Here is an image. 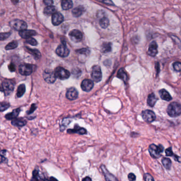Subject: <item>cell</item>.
<instances>
[{
    "label": "cell",
    "instance_id": "f546056e",
    "mask_svg": "<svg viewBox=\"0 0 181 181\" xmlns=\"http://www.w3.org/2000/svg\"><path fill=\"white\" fill-rule=\"evenodd\" d=\"M161 162H162V164L163 165L164 167L166 170H169L170 169L171 166H172V161L170 158L164 157L162 159Z\"/></svg>",
    "mask_w": 181,
    "mask_h": 181
},
{
    "label": "cell",
    "instance_id": "74e56055",
    "mask_svg": "<svg viewBox=\"0 0 181 181\" xmlns=\"http://www.w3.org/2000/svg\"><path fill=\"white\" fill-rule=\"evenodd\" d=\"M144 181H155L153 177L149 173H146L144 175Z\"/></svg>",
    "mask_w": 181,
    "mask_h": 181
},
{
    "label": "cell",
    "instance_id": "9a60e30c",
    "mask_svg": "<svg viewBox=\"0 0 181 181\" xmlns=\"http://www.w3.org/2000/svg\"><path fill=\"white\" fill-rule=\"evenodd\" d=\"M67 133L71 134V133H78L80 135H86L87 131L86 129L81 127L78 125H75V127L73 129H68L67 130Z\"/></svg>",
    "mask_w": 181,
    "mask_h": 181
},
{
    "label": "cell",
    "instance_id": "bcb514c9",
    "mask_svg": "<svg viewBox=\"0 0 181 181\" xmlns=\"http://www.w3.org/2000/svg\"><path fill=\"white\" fill-rule=\"evenodd\" d=\"M9 69L10 71L13 72L15 71V65L11 63L9 65Z\"/></svg>",
    "mask_w": 181,
    "mask_h": 181
},
{
    "label": "cell",
    "instance_id": "2e32d148",
    "mask_svg": "<svg viewBox=\"0 0 181 181\" xmlns=\"http://www.w3.org/2000/svg\"><path fill=\"white\" fill-rule=\"evenodd\" d=\"M148 53L152 57L155 56L158 53V45L155 41H153L150 44Z\"/></svg>",
    "mask_w": 181,
    "mask_h": 181
},
{
    "label": "cell",
    "instance_id": "9c48e42d",
    "mask_svg": "<svg viewBox=\"0 0 181 181\" xmlns=\"http://www.w3.org/2000/svg\"><path fill=\"white\" fill-rule=\"evenodd\" d=\"M142 117L144 121L148 123H151L155 121L156 118L155 114L151 110H145L142 112Z\"/></svg>",
    "mask_w": 181,
    "mask_h": 181
},
{
    "label": "cell",
    "instance_id": "30bf717a",
    "mask_svg": "<svg viewBox=\"0 0 181 181\" xmlns=\"http://www.w3.org/2000/svg\"><path fill=\"white\" fill-rule=\"evenodd\" d=\"M69 37L72 42L75 43H78L82 40L83 35L80 31L77 29H74L70 32Z\"/></svg>",
    "mask_w": 181,
    "mask_h": 181
},
{
    "label": "cell",
    "instance_id": "8fae6325",
    "mask_svg": "<svg viewBox=\"0 0 181 181\" xmlns=\"http://www.w3.org/2000/svg\"><path fill=\"white\" fill-rule=\"evenodd\" d=\"M56 53L60 57L65 58L69 55L70 51L64 44H61L56 49Z\"/></svg>",
    "mask_w": 181,
    "mask_h": 181
},
{
    "label": "cell",
    "instance_id": "7bdbcfd3",
    "mask_svg": "<svg viewBox=\"0 0 181 181\" xmlns=\"http://www.w3.org/2000/svg\"><path fill=\"white\" fill-rule=\"evenodd\" d=\"M128 179L130 181H135L136 180V176L133 173H130L128 175Z\"/></svg>",
    "mask_w": 181,
    "mask_h": 181
},
{
    "label": "cell",
    "instance_id": "5bb4252c",
    "mask_svg": "<svg viewBox=\"0 0 181 181\" xmlns=\"http://www.w3.org/2000/svg\"><path fill=\"white\" fill-rule=\"evenodd\" d=\"M64 20V17L63 15L61 13H55L52 15V23L54 26H58L60 25Z\"/></svg>",
    "mask_w": 181,
    "mask_h": 181
},
{
    "label": "cell",
    "instance_id": "7dc6e473",
    "mask_svg": "<svg viewBox=\"0 0 181 181\" xmlns=\"http://www.w3.org/2000/svg\"><path fill=\"white\" fill-rule=\"evenodd\" d=\"M82 181H92V180L89 176H87L86 177L83 178Z\"/></svg>",
    "mask_w": 181,
    "mask_h": 181
},
{
    "label": "cell",
    "instance_id": "52a82bcc",
    "mask_svg": "<svg viewBox=\"0 0 181 181\" xmlns=\"http://www.w3.org/2000/svg\"><path fill=\"white\" fill-rule=\"evenodd\" d=\"M92 78L93 80L96 82H99L101 80L102 73L101 71V67L99 65H95L92 67Z\"/></svg>",
    "mask_w": 181,
    "mask_h": 181
},
{
    "label": "cell",
    "instance_id": "603a6c76",
    "mask_svg": "<svg viewBox=\"0 0 181 181\" xmlns=\"http://www.w3.org/2000/svg\"><path fill=\"white\" fill-rule=\"evenodd\" d=\"M117 77L118 78L122 79L125 82H127V81L128 80V79H129L127 75L123 68H121L119 70V71H118Z\"/></svg>",
    "mask_w": 181,
    "mask_h": 181
},
{
    "label": "cell",
    "instance_id": "f1b7e54d",
    "mask_svg": "<svg viewBox=\"0 0 181 181\" xmlns=\"http://www.w3.org/2000/svg\"><path fill=\"white\" fill-rule=\"evenodd\" d=\"M25 92H26L25 85L24 84L20 85L18 87L17 91V96L18 98H20L23 96Z\"/></svg>",
    "mask_w": 181,
    "mask_h": 181
},
{
    "label": "cell",
    "instance_id": "ac0fdd59",
    "mask_svg": "<svg viewBox=\"0 0 181 181\" xmlns=\"http://www.w3.org/2000/svg\"><path fill=\"white\" fill-rule=\"evenodd\" d=\"M36 34V32L33 30H25L22 32H19V35L24 39H28L32 36Z\"/></svg>",
    "mask_w": 181,
    "mask_h": 181
},
{
    "label": "cell",
    "instance_id": "6da1fadb",
    "mask_svg": "<svg viewBox=\"0 0 181 181\" xmlns=\"http://www.w3.org/2000/svg\"><path fill=\"white\" fill-rule=\"evenodd\" d=\"M167 114L170 117L175 118L181 114V105L178 102H173L170 104L167 108Z\"/></svg>",
    "mask_w": 181,
    "mask_h": 181
},
{
    "label": "cell",
    "instance_id": "4316f807",
    "mask_svg": "<svg viewBox=\"0 0 181 181\" xmlns=\"http://www.w3.org/2000/svg\"><path fill=\"white\" fill-rule=\"evenodd\" d=\"M55 11H56V9L54 6H47L44 9V13L46 15H53L54 13H55Z\"/></svg>",
    "mask_w": 181,
    "mask_h": 181
},
{
    "label": "cell",
    "instance_id": "1f68e13d",
    "mask_svg": "<svg viewBox=\"0 0 181 181\" xmlns=\"http://www.w3.org/2000/svg\"><path fill=\"white\" fill-rule=\"evenodd\" d=\"M26 49H27V51H28L29 53L32 55L36 58L38 59V58H40L41 54H40V52H39V51H38L37 49H29L28 47H27Z\"/></svg>",
    "mask_w": 181,
    "mask_h": 181
},
{
    "label": "cell",
    "instance_id": "c3c4849f",
    "mask_svg": "<svg viewBox=\"0 0 181 181\" xmlns=\"http://www.w3.org/2000/svg\"><path fill=\"white\" fill-rule=\"evenodd\" d=\"M49 181H58L56 178H55L54 177H51L49 178Z\"/></svg>",
    "mask_w": 181,
    "mask_h": 181
},
{
    "label": "cell",
    "instance_id": "ffe728a7",
    "mask_svg": "<svg viewBox=\"0 0 181 181\" xmlns=\"http://www.w3.org/2000/svg\"><path fill=\"white\" fill-rule=\"evenodd\" d=\"M161 98L164 101H170L172 99V97L170 96L169 92L166 91L165 89H162L159 92Z\"/></svg>",
    "mask_w": 181,
    "mask_h": 181
},
{
    "label": "cell",
    "instance_id": "7402d4cb",
    "mask_svg": "<svg viewBox=\"0 0 181 181\" xmlns=\"http://www.w3.org/2000/svg\"><path fill=\"white\" fill-rule=\"evenodd\" d=\"M85 12V8L82 6H78V7L75 8L72 11V15L75 17H79L82 15Z\"/></svg>",
    "mask_w": 181,
    "mask_h": 181
},
{
    "label": "cell",
    "instance_id": "d590c367",
    "mask_svg": "<svg viewBox=\"0 0 181 181\" xmlns=\"http://www.w3.org/2000/svg\"><path fill=\"white\" fill-rule=\"evenodd\" d=\"M26 42L30 44L32 46H36L37 45V42L35 39L32 37L29 38L28 39H26Z\"/></svg>",
    "mask_w": 181,
    "mask_h": 181
},
{
    "label": "cell",
    "instance_id": "7c38bea8",
    "mask_svg": "<svg viewBox=\"0 0 181 181\" xmlns=\"http://www.w3.org/2000/svg\"><path fill=\"white\" fill-rule=\"evenodd\" d=\"M101 168L106 181H118V178L115 176L113 175L112 174H111L107 170L106 167L104 165H101Z\"/></svg>",
    "mask_w": 181,
    "mask_h": 181
},
{
    "label": "cell",
    "instance_id": "ee69618b",
    "mask_svg": "<svg viewBox=\"0 0 181 181\" xmlns=\"http://www.w3.org/2000/svg\"><path fill=\"white\" fill-rule=\"evenodd\" d=\"M43 2L46 4V6H52V4L53 3V1H50V0H45V1H44Z\"/></svg>",
    "mask_w": 181,
    "mask_h": 181
},
{
    "label": "cell",
    "instance_id": "8d00e7d4",
    "mask_svg": "<svg viewBox=\"0 0 181 181\" xmlns=\"http://www.w3.org/2000/svg\"><path fill=\"white\" fill-rule=\"evenodd\" d=\"M173 68L176 71H181V62H176L173 63Z\"/></svg>",
    "mask_w": 181,
    "mask_h": 181
},
{
    "label": "cell",
    "instance_id": "d6a6232c",
    "mask_svg": "<svg viewBox=\"0 0 181 181\" xmlns=\"http://www.w3.org/2000/svg\"><path fill=\"white\" fill-rule=\"evenodd\" d=\"M17 46V42L16 40H13L8 44L6 46V50H11V49H15Z\"/></svg>",
    "mask_w": 181,
    "mask_h": 181
},
{
    "label": "cell",
    "instance_id": "681fc988",
    "mask_svg": "<svg viewBox=\"0 0 181 181\" xmlns=\"http://www.w3.org/2000/svg\"><path fill=\"white\" fill-rule=\"evenodd\" d=\"M44 181H49V180H47V179H45Z\"/></svg>",
    "mask_w": 181,
    "mask_h": 181
},
{
    "label": "cell",
    "instance_id": "60d3db41",
    "mask_svg": "<svg viewBox=\"0 0 181 181\" xmlns=\"http://www.w3.org/2000/svg\"><path fill=\"white\" fill-rule=\"evenodd\" d=\"M76 52H78L80 54H83L88 55L89 53V51L87 49H79L76 51Z\"/></svg>",
    "mask_w": 181,
    "mask_h": 181
},
{
    "label": "cell",
    "instance_id": "5b68a950",
    "mask_svg": "<svg viewBox=\"0 0 181 181\" xmlns=\"http://www.w3.org/2000/svg\"><path fill=\"white\" fill-rule=\"evenodd\" d=\"M54 73L56 78L62 80H66L70 76V73L69 71L62 67H58L56 68Z\"/></svg>",
    "mask_w": 181,
    "mask_h": 181
},
{
    "label": "cell",
    "instance_id": "ba28073f",
    "mask_svg": "<svg viewBox=\"0 0 181 181\" xmlns=\"http://www.w3.org/2000/svg\"><path fill=\"white\" fill-rule=\"evenodd\" d=\"M44 79L49 83H53L56 80V76L54 72L49 69H46L43 74Z\"/></svg>",
    "mask_w": 181,
    "mask_h": 181
},
{
    "label": "cell",
    "instance_id": "f35d334b",
    "mask_svg": "<svg viewBox=\"0 0 181 181\" xmlns=\"http://www.w3.org/2000/svg\"><path fill=\"white\" fill-rule=\"evenodd\" d=\"M165 154L167 156H173L174 157L175 155L173 152L172 149V147H170L169 148H167L165 150Z\"/></svg>",
    "mask_w": 181,
    "mask_h": 181
},
{
    "label": "cell",
    "instance_id": "b9f144b4",
    "mask_svg": "<svg viewBox=\"0 0 181 181\" xmlns=\"http://www.w3.org/2000/svg\"><path fill=\"white\" fill-rule=\"evenodd\" d=\"M36 108H37L36 105L35 104H32L30 109L27 112V114H32V113L34 112L35 111V109H36Z\"/></svg>",
    "mask_w": 181,
    "mask_h": 181
},
{
    "label": "cell",
    "instance_id": "83f0119b",
    "mask_svg": "<svg viewBox=\"0 0 181 181\" xmlns=\"http://www.w3.org/2000/svg\"><path fill=\"white\" fill-rule=\"evenodd\" d=\"M112 50V44L111 43H104L101 47V51L106 53L111 52Z\"/></svg>",
    "mask_w": 181,
    "mask_h": 181
},
{
    "label": "cell",
    "instance_id": "3957f363",
    "mask_svg": "<svg viewBox=\"0 0 181 181\" xmlns=\"http://www.w3.org/2000/svg\"><path fill=\"white\" fill-rule=\"evenodd\" d=\"M36 68V66L29 64H23L19 66V72L20 74L23 75H29L34 72Z\"/></svg>",
    "mask_w": 181,
    "mask_h": 181
},
{
    "label": "cell",
    "instance_id": "e575fe53",
    "mask_svg": "<svg viewBox=\"0 0 181 181\" xmlns=\"http://www.w3.org/2000/svg\"><path fill=\"white\" fill-rule=\"evenodd\" d=\"M10 104L8 103H6V102H1V111L3 112L4 111H5L6 109H8L10 107Z\"/></svg>",
    "mask_w": 181,
    "mask_h": 181
},
{
    "label": "cell",
    "instance_id": "7a4b0ae2",
    "mask_svg": "<svg viewBox=\"0 0 181 181\" xmlns=\"http://www.w3.org/2000/svg\"><path fill=\"white\" fill-rule=\"evenodd\" d=\"M148 150L152 158L157 159L160 157L161 152H163L164 147L161 144L157 146L155 144H151L150 145Z\"/></svg>",
    "mask_w": 181,
    "mask_h": 181
},
{
    "label": "cell",
    "instance_id": "8992f818",
    "mask_svg": "<svg viewBox=\"0 0 181 181\" xmlns=\"http://www.w3.org/2000/svg\"><path fill=\"white\" fill-rule=\"evenodd\" d=\"M15 88V83L10 80H4L2 83V90L6 96L11 94Z\"/></svg>",
    "mask_w": 181,
    "mask_h": 181
},
{
    "label": "cell",
    "instance_id": "d4e9b609",
    "mask_svg": "<svg viewBox=\"0 0 181 181\" xmlns=\"http://www.w3.org/2000/svg\"><path fill=\"white\" fill-rule=\"evenodd\" d=\"M157 101V98L156 97L154 93H151L148 96V97L147 99V103L149 106L152 107L155 105Z\"/></svg>",
    "mask_w": 181,
    "mask_h": 181
},
{
    "label": "cell",
    "instance_id": "e0dca14e",
    "mask_svg": "<svg viewBox=\"0 0 181 181\" xmlns=\"http://www.w3.org/2000/svg\"><path fill=\"white\" fill-rule=\"evenodd\" d=\"M78 91L75 88H71L68 90L66 94V98L69 100L73 101L78 97Z\"/></svg>",
    "mask_w": 181,
    "mask_h": 181
},
{
    "label": "cell",
    "instance_id": "4fadbf2b",
    "mask_svg": "<svg viewBox=\"0 0 181 181\" xmlns=\"http://www.w3.org/2000/svg\"><path fill=\"white\" fill-rule=\"evenodd\" d=\"M94 87V82L92 81L89 79H85L83 80L81 84V87L83 91L88 92L90 91Z\"/></svg>",
    "mask_w": 181,
    "mask_h": 181
},
{
    "label": "cell",
    "instance_id": "d6986e66",
    "mask_svg": "<svg viewBox=\"0 0 181 181\" xmlns=\"http://www.w3.org/2000/svg\"><path fill=\"white\" fill-rule=\"evenodd\" d=\"M11 124L15 127H23L26 125L27 121L23 118H16L12 120Z\"/></svg>",
    "mask_w": 181,
    "mask_h": 181
},
{
    "label": "cell",
    "instance_id": "277c9868",
    "mask_svg": "<svg viewBox=\"0 0 181 181\" xmlns=\"http://www.w3.org/2000/svg\"><path fill=\"white\" fill-rule=\"evenodd\" d=\"M10 25L13 29L19 32H22L26 30L27 27V23L23 20L19 19H14L10 23Z\"/></svg>",
    "mask_w": 181,
    "mask_h": 181
},
{
    "label": "cell",
    "instance_id": "836d02e7",
    "mask_svg": "<svg viewBox=\"0 0 181 181\" xmlns=\"http://www.w3.org/2000/svg\"><path fill=\"white\" fill-rule=\"evenodd\" d=\"M71 122V121L70 120H69V118H64L63 120V121L62 122V125H61V131H62L63 130H64V129H65V127H67V125H69V124Z\"/></svg>",
    "mask_w": 181,
    "mask_h": 181
},
{
    "label": "cell",
    "instance_id": "cb8c5ba5",
    "mask_svg": "<svg viewBox=\"0 0 181 181\" xmlns=\"http://www.w3.org/2000/svg\"><path fill=\"white\" fill-rule=\"evenodd\" d=\"M44 180L45 178L42 177L39 174V170L35 169L32 172V181H40Z\"/></svg>",
    "mask_w": 181,
    "mask_h": 181
},
{
    "label": "cell",
    "instance_id": "44dd1931",
    "mask_svg": "<svg viewBox=\"0 0 181 181\" xmlns=\"http://www.w3.org/2000/svg\"><path fill=\"white\" fill-rule=\"evenodd\" d=\"M20 112V108H17V109H14L11 113L6 114V116H5V118L8 120H14L15 118H16L17 117H18V116L19 115Z\"/></svg>",
    "mask_w": 181,
    "mask_h": 181
},
{
    "label": "cell",
    "instance_id": "f6af8a7d",
    "mask_svg": "<svg viewBox=\"0 0 181 181\" xmlns=\"http://www.w3.org/2000/svg\"><path fill=\"white\" fill-rule=\"evenodd\" d=\"M1 163H8V159L7 158H6L4 156L1 155Z\"/></svg>",
    "mask_w": 181,
    "mask_h": 181
},
{
    "label": "cell",
    "instance_id": "ab89813d",
    "mask_svg": "<svg viewBox=\"0 0 181 181\" xmlns=\"http://www.w3.org/2000/svg\"><path fill=\"white\" fill-rule=\"evenodd\" d=\"M11 35L10 32H5V33H1V40H3L6 39L7 38L9 37L10 35Z\"/></svg>",
    "mask_w": 181,
    "mask_h": 181
},
{
    "label": "cell",
    "instance_id": "484cf974",
    "mask_svg": "<svg viewBox=\"0 0 181 181\" xmlns=\"http://www.w3.org/2000/svg\"><path fill=\"white\" fill-rule=\"evenodd\" d=\"M61 6L63 10H68L72 8L73 2L71 0H63L61 2Z\"/></svg>",
    "mask_w": 181,
    "mask_h": 181
},
{
    "label": "cell",
    "instance_id": "4dcf8cb0",
    "mask_svg": "<svg viewBox=\"0 0 181 181\" xmlns=\"http://www.w3.org/2000/svg\"><path fill=\"white\" fill-rule=\"evenodd\" d=\"M99 25L101 27L104 29H105L109 26V21L108 19L106 17H103L99 20Z\"/></svg>",
    "mask_w": 181,
    "mask_h": 181
}]
</instances>
